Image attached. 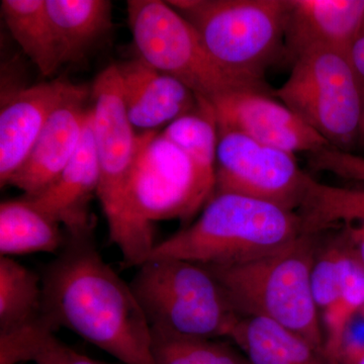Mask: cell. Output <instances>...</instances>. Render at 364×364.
Instances as JSON below:
<instances>
[{
  "instance_id": "4dcf8cb0",
  "label": "cell",
  "mask_w": 364,
  "mask_h": 364,
  "mask_svg": "<svg viewBox=\"0 0 364 364\" xmlns=\"http://www.w3.org/2000/svg\"><path fill=\"white\" fill-rule=\"evenodd\" d=\"M363 138L364 139V117H363Z\"/></svg>"
},
{
  "instance_id": "ffe728a7",
  "label": "cell",
  "mask_w": 364,
  "mask_h": 364,
  "mask_svg": "<svg viewBox=\"0 0 364 364\" xmlns=\"http://www.w3.org/2000/svg\"><path fill=\"white\" fill-rule=\"evenodd\" d=\"M0 6L9 32L40 73L55 75L63 64L46 0H2Z\"/></svg>"
},
{
  "instance_id": "8992f818",
  "label": "cell",
  "mask_w": 364,
  "mask_h": 364,
  "mask_svg": "<svg viewBox=\"0 0 364 364\" xmlns=\"http://www.w3.org/2000/svg\"><path fill=\"white\" fill-rule=\"evenodd\" d=\"M193 26L213 58L228 71L265 81L286 53L287 0L167 1Z\"/></svg>"
},
{
  "instance_id": "4316f807",
  "label": "cell",
  "mask_w": 364,
  "mask_h": 364,
  "mask_svg": "<svg viewBox=\"0 0 364 364\" xmlns=\"http://www.w3.org/2000/svg\"><path fill=\"white\" fill-rule=\"evenodd\" d=\"M311 167L318 171L330 172L342 178L364 182V157L327 147L309 155Z\"/></svg>"
},
{
  "instance_id": "7402d4cb",
  "label": "cell",
  "mask_w": 364,
  "mask_h": 364,
  "mask_svg": "<svg viewBox=\"0 0 364 364\" xmlns=\"http://www.w3.org/2000/svg\"><path fill=\"white\" fill-rule=\"evenodd\" d=\"M43 318L16 331L0 334V364H105L60 341Z\"/></svg>"
},
{
  "instance_id": "5bb4252c",
  "label": "cell",
  "mask_w": 364,
  "mask_h": 364,
  "mask_svg": "<svg viewBox=\"0 0 364 364\" xmlns=\"http://www.w3.org/2000/svg\"><path fill=\"white\" fill-rule=\"evenodd\" d=\"M98 182L100 168L90 109L77 151L65 169L42 193L28 198L64 227L68 238H87L92 231L90 205L93 196H97Z\"/></svg>"
},
{
  "instance_id": "7c38bea8",
  "label": "cell",
  "mask_w": 364,
  "mask_h": 364,
  "mask_svg": "<svg viewBox=\"0 0 364 364\" xmlns=\"http://www.w3.org/2000/svg\"><path fill=\"white\" fill-rule=\"evenodd\" d=\"M86 86L55 79L14 91L0 112V184L23 166L53 112Z\"/></svg>"
},
{
  "instance_id": "3957f363",
  "label": "cell",
  "mask_w": 364,
  "mask_h": 364,
  "mask_svg": "<svg viewBox=\"0 0 364 364\" xmlns=\"http://www.w3.org/2000/svg\"><path fill=\"white\" fill-rule=\"evenodd\" d=\"M315 235L255 259L207 267L241 317L268 318L310 342L324 354L321 313L311 287Z\"/></svg>"
},
{
  "instance_id": "9a60e30c",
  "label": "cell",
  "mask_w": 364,
  "mask_h": 364,
  "mask_svg": "<svg viewBox=\"0 0 364 364\" xmlns=\"http://www.w3.org/2000/svg\"><path fill=\"white\" fill-rule=\"evenodd\" d=\"M127 114L134 128L156 131L196 111L200 100L188 86L141 58L117 64Z\"/></svg>"
},
{
  "instance_id": "cb8c5ba5",
  "label": "cell",
  "mask_w": 364,
  "mask_h": 364,
  "mask_svg": "<svg viewBox=\"0 0 364 364\" xmlns=\"http://www.w3.org/2000/svg\"><path fill=\"white\" fill-rule=\"evenodd\" d=\"M151 334L156 364H251L229 345L215 339L186 336L153 328Z\"/></svg>"
},
{
  "instance_id": "9c48e42d",
  "label": "cell",
  "mask_w": 364,
  "mask_h": 364,
  "mask_svg": "<svg viewBox=\"0 0 364 364\" xmlns=\"http://www.w3.org/2000/svg\"><path fill=\"white\" fill-rule=\"evenodd\" d=\"M215 191V181L196 168L162 133H140L129 195L134 217L146 233L154 237L153 224L157 221H188Z\"/></svg>"
},
{
  "instance_id": "f546056e",
  "label": "cell",
  "mask_w": 364,
  "mask_h": 364,
  "mask_svg": "<svg viewBox=\"0 0 364 364\" xmlns=\"http://www.w3.org/2000/svg\"><path fill=\"white\" fill-rule=\"evenodd\" d=\"M359 316H361V318H363V322H364V306L363 308V310H361L360 314H359Z\"/></svg>"
},
{
  "instance_id": "83f0119b",
  "label": "cell",
  "mask_w": 364,
  "mask_h": 364,
  "mask_svg": "<svg viewBox=\"0 0 364 364\" xmlns=\"http://www.w3.org/2000/svg\"><path fill=\"white\" fill-rule=\"evenodd\" d=\"M335 230L340 232L342 238L364 267V212Z\"/></svg>"
},
{
  "instance_id": "2e32d148",
  "label": "cell",
  "mask_w": 364,
  "mask_h": 364,
  "mask_svg": "<svg viewBox=\"0 0 364 364\" xmlns=\"http://www.w3.org/2000/svg\"><path fill=\"white\" fill-rule=\"evenodd\" d=\"M363 21L364 0H287V58L317 48L350 54Z\"/></svg>"
},
{
  "instance_id": "44dd1931",
  "label": "cell",
  "mask_w": 364,
  "mask_h": 364,
  "mask_svg": "<svg viewBox=\"0 0 364 364\" xmlns=\"http://www.w3.org/2000/svg\"><path fill=\"white\" fill-rule=\"evenodd\" d=\"M43 282L13 257H0V334L44 318Z\"/></svg>"
},
{
  "instance_id": "ac0fdd59",
  "label": "cell",
  "mask_w": 364,
  "mask_h": 364,
  "mask_svg": "<svg viewBox=\"0 0 364 364\" xmlns=\"http://www.w3.org/2000/svg\"><path fill=\"white\" fill-rule=\"evenodd\" d=\"M229 338L251 364H330L310 342L268 318L241 317Z\"/></svg>"
},
{
  "instance_id": "484cf974",
  "label": "cell",
  "mask_w": 364,
  "mask_h": 364,
  "mask_svg": "<svg viewBox=\"0 0 364 364\" xmlns=\"http://www.w3.org/2000/svg\"><path fill=\"white\" fill-rule=\"evenodd\" d=\"M358 261L340 234L322 252L316 254L311 287L320 313L338 298Z\"/></svg>"
},
{
  "instance_id": "f1b7e54d",
  "label": "cell",
  "mask_w": 364,
  "mask_h": 364,
  "mask_svg": "<svg viewBox=\"0 0 364 364\" xmlns=\"http://www.w3.org/2000/svg\"><path fill=\"white\" fill-rule=\"evenodd\" d=\"M352 63L364 81V21L350 49Z\"/></svg>"
},
{
  "instance_id": "277c9868",
  "label": "cell",
  "mask_w": 364,
  "mask_h": 364,
  "mask_svg": "<svg viewBox=\"0 0 364 364\" xmlns=\"http://www.w3.org/2000/svg\"><path fill=\"white\" fill-rule=\"evenodd\" d=\"M93 135L100 168L97 198L109 238L122 253L126 267H140L156 243L139 226L130 203V181L140 145L123 97L117 64L100 72L91 88Z\"/></svg>"
},
{
  "instance_id": "e0dca14e",
  "label": "cell",
  "mask_w": 364,
  "mask_h": 364,
  "mask_svg": "<svg viewBox=\"0 0 364 364\" xmlns=\"http://www.w3.org/2000/svg\"><path fill=\"white\" fill-rule=\"evenodd\" d=\"M58 41L62 64L85 58L112 28V2L107 0H46Z\"/></svg>"
},
{
  "instance_id": "8fae6325",
  "label": "cell",
  "mask_w": 364,
  "mask_h": 364,
  "mask_svg": "<svg viewBox=\"0 0 364 364\" xmlns=\"http://www.w3.org/2000/svg\"><path fill=\"white\" fill-rule=\"evenodd\" d=\"M218 130L240 132L263 145L314 154L331 147L291 109L270 93L239 90L222 95L208 104Z\"/></svg>"
},
{
  "instance_id": "52a82bcc",
  "label": "cell",
  "mask_w": 364,
  "mask_h": 364,
  "mask_svg": "<svg viewBox=\"0 0 364 364\" xmlns=\"http://www.w3.org/2000/svg\"><path fill=\"white\" fill-rule=\"evenodd\" d=\"M127 14L139 57L181 81L210 104L239 90L273 95L265 81L241 77L220 65L193 26L167 1L129 0Z\"/></svg>"
},
{
  "instance_id": "4fadbf2b",
  "label": "cell",
  "mask_w": 364,
  "mask_h": 364,
  "mask_svg": "<svg viewBox=\"0 0 364 364\" xmlns=\"http://www.w3.org/2000/svg\"><path fill=\"white\" fill-rule=\"evenodd\" d=\"M87 87L67 100L53 112L23 166L9 181L26 196L42 193L56 181L75 154L90 109Z\"/></svg>"
},
{
  "instance_id": "d6986e66",
  "label": "cell",
  "mask_w": 364,
  "mask_h": 364,
  "mask_svg": "<svg viewBox=\"0 0 364 364\" xmlns=\"http://www.w3.org/2000/svg\"><path fill=\"white\" fill-rule=\"evenodd\" d=\"M61 225L28 196L0 205V254L6 257L31 253H57L67 235Z\"/></svg>"
},
{
  "instance_id": "6da1fadb",
  "label": "cell",
  "mask_w": 364,
  "mask_h": 364,
  "mask_svg": "<svg viewBox=\"0 0 364 364\" xmlns=\"http://www.w3.org/2000/svg\"><path fill=\"white\" fill-rule=\"evenodd\" d=\"M42 282L44 318L53 329L66 328L124 364H156L143 309L91 237H67Z\"/></svg>"
},
{
  "instance_id": "d4e9b609",
  "label": "cell",
  "mask_w": 364,
  "mask_h": 364,
  "mask_svg": "<svg viewBox=\"0 0 364 364\" xmlns=\"http://www.w3.org/2000/svg\"><path fill=\"white\" fill-rule=\"evenodd\" d=\"M364 306V267L354 265L338 298L321 313L324 334V355L330 364H339L347 331Z\"/></svg>"
},
{
  "instance_id": "603a6c76",
  "label": "cell",
  "mask_w": 364,
  "mask_h": 364,
  "mask_svg": "<svg viewBox=\"0 0 364 364\" xmlns=\"http://www.w3.org/2000/svg\"><path fill=\"white\" fill-rule=\"evenodd\" d=\"M161 133L183 151L203 174L215 181L219 132L210 105L200 102L196 111L174 119Z\"/></svg>"
},
{
  "instance_id": "7a4b0ae2",
  "label": "cell",
  "mask_w": 364,
  "mask_h": 364,
  "mask_svg": "<svg viewBox=\"0 0 364 364\" xmlns=\"http://www.w3.org/2000/svg\"><path fill=\"white\" fill-rule=\"evenodd\" d=\"M306 234L299 213L237 193H215L193 224L157 243L149 258L224 267L275 252Z\"/></svg>"
},
{
  "instance_id": "ba28073f",
  "label": "cell",
  "mask_w": 364,
  "mask_h": 364,
  "mask_svg": "<svg viewBox=\"0 0 364 364\" xmlns=\"http://www.w3.org/2000/svg\"><path fill=\"white\" fill-rule=\"evenodd\" d=\"M287 80L273 91L335 149L351 152L363 136L364 81L349 53L306 50L291 60Z\"/></svg>"
},
{
  "instance_id": "5b68a950",
  "label": "cell",
  "mask_w": 364,
  "mask_h": 364,
  "mask_svg": "<svg viewBox=\"0 0 364 364\" xmlns=\"http://www.w3.org/2000/svg\"><path fill=\"white\" fill-rule=\"evenodd\" d=\"M129 284L153 329L229 338L241 318L212 272L196 263L148 258Z\"/></svg>"
},
{
  "instance_id": "30bf717a",
  "label": "cell",
  "mask_w": 364,
  "mask_h": 364,
  "mask_svg": "<svg viewBox=\"0 0 364 364\" xmlns=\"http://www.w3.org/2000/svg\"><path fill=\"white\" fill-rule=\"evenodd\" d=\"M218 132L215 193H237L299 213L312 176L299 166L296 155L240 132Z\"/></svg>"
}]
</instances>
